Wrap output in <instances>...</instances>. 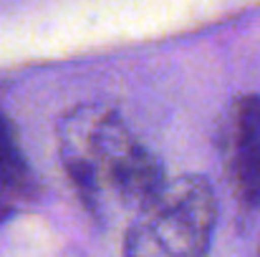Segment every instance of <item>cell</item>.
<instances>
[{"mask_svg": "<svg viewBox=\"0 0 260 257\" xmlns=\"http://www.w3.org/2000/svg\"><path fill=\"white\" fill-rule=\"evenodd\" d=\"M58 152L69 179L91 214L106 204L139 209L167 181L162 162L104 106L69 111L58 126Z\"/></svg>", "mask_w": 260, "mask_h": 257, "instance_id": "1", "label": "cell"}, {"mask_svg": "<svg viewBox=\"0 0 260 257\" xmlns=\"http://www.w3.org/2000/svg\"><path fill=\"white\" fill-rule=\"evenodd\" d=\"M215 225L217 199L205 176L167 179L126 227L124 257H205Z\"/></svg>", "mask_w": 260, "mask_h": 257, "instance_id": "2", "label": "cell"}, {"mask_svg": "<svg viewBox=\"0 0 260 257\" xmlns=\"http://www.w3.org/2000/svg\"><path fill=\"white\" fill-rule=\"evenodd\" d=\"M225 157L235 197L248 209H260V96H238L228 114Z\"/></svg>", "mask_w": 260, "mask_h": 257, "instance_id": "3", "label": "cell"}, {"mask_svg": "<svg viewBox=\"0 0 260 257\" xmlns=\"http://www.w3.org/2000/svg\"><path fill=\"white\" fill-rule=\"evenodd\" d=\"M33 194V171L28 167L13 124L0 114V212H8L13 199Z\"/></svg>", "mask_w": 260, "mask_h": 257, "instance_id": "4", "label": "cell"}, {"mask_svg": "<svg viewBox=\"0 0 260 257\" xmlns=\"http://www.w3.org/2000/svg\"><path fill=\"white\" fill-rule=\"evenodd\" d=\"M258 257H260V252H258Z\"/></svg>", "mask_w": 260, "mask_h": 257, "instance_id": "5", "label": "cell"}]
</instances>
